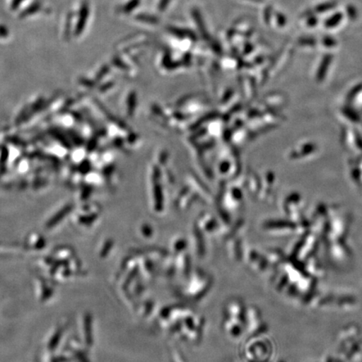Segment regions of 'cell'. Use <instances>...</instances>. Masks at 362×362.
Segmentation results:
<instances>
[{"mask_svg":"<svg viewBox=\"0 0 362 362\" xmlns=\"http://www.w3.org/2000/svg\"><path fill=\"white\" fill-rule=\"evenodd\" d=\"M341 15H339V13H338V15L334 16L332 18H330V19L328 20L327 23H325V25H327V28H333L334 26L337 25L339 21H341Z\"/></svg>","mask_w":362,"mask_h":362,"instance_id":"1","label":"cell"}]
</instances>
